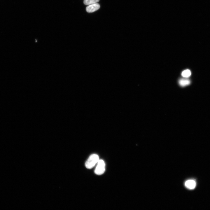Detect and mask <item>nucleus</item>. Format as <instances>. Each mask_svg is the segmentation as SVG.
Wrapping results in <instances>:
<instances>
[{
    "label": "nucleus",
    "mask_w": 210,
    "mask_h": 210,
    "mask_svg": "<svg viewBox=\"0 0 210 210\" xmlns=\"http://www.w3.org/2000/svg\"><path fill=\"white\" fill-rule=\"evenodd\" d=\"M190 83V80L187 78H181L178 81L180 85L182 87H185L189 85Z\"/></svg>",
    "instance_id": "obj_5"
},
{
    "label": "nucleus",
    "mask_w": 210,
    "mask_h": 210,
    "mask_svg": "<svg viewBox=\"0 0 210 210\" xmlns=\"http://www.w3.org/2000/svg\"><path fill=\"white\" fill-rule=\"evenodd\" d=\"M185 185L187 188L190 189H193L195 188L196 183L193 180H189L186 181Z\"/></svg>",
    "instance_id": "obj_4"
},
{
    "label": "nucleus",
    "mask_w": 210,
    "mask_h": 210,
    "mask_svg": "<svg viewBox=\"0 0 210 210\" xmlns=\"http://www.w3.org/2000/svg\"><path fill=\"white\" fill-rule=\"evenodd\" d=\"M100 7L99 4L97 3H95L88 5L86 7V10L87 12L90 13L98 10Z\"/></svg>",
    "instance_id": "obj_3"
},
{
    "label": "nucleus",
    "mask_w": 210,
    "mask_h": 210,
    "mask_svg": "<svg viewBox=\"0 0 210 210\" xmlns=\"http://www.w3.org/2000/svg\"><path fill=\"white\" fill-rule=\"evenodd\" d=\"M105 171V163L102 160H99L94 170L95 174L100 175L103 174Z\"/></svg>",
    "instance_id": "obj_2"
},
{
    "label": "nucleus",
    "mask_w": 210,
    "mask_h": 210,
    "mask_svg": "<svg viewBox=\"0 0 210 210\" xmlns=\"http://www.w3.org/2000/svg\"><path fill=\"white\" fill-rule=\"evenodd\" d=\"M191 74V72L190 70L186 69L182 71L181 75L184 78H187L190 76Z\"/></svg>",
    "instance_id": "obj_6"
},
{
    "label": "nucleus",
    "mask_w": 210,
    "mask_h": 210,
    "mask_svg": "<svg viewBox=\"0 0 210 210\" xmlns=\"http://www.w3.org/2000/svg\"><path fill=\"white\" fill-rule=\"evenodd\" d=\"M99 0H84L83 3L85 5H89L97 3Z\"/></svg>",
    "instance_id": "obj_7"
},
{
    "label": "nucleus",
    "mask_w": 210,
    "mask_h": 210,
    "mask_svg": "<svg viewBox=\"0 0 210 210\" xmlns=\"http://www.w3.org/2000/svg\"><path fill=\"white\" fill-rule=\"evenodd\" d=\"M99 157L96 154L91 155L86 161L85 165L86 167L88 169L92 168L99 160Z\"/></svg>",
    "instance_id": "obj_1"
}]
</instances>
